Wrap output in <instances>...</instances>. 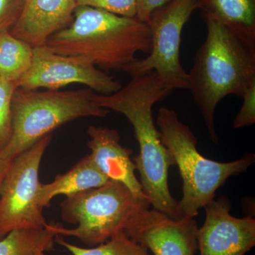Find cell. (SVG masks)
I'll return each instance as SVG.
<instances>
[{"label": "cell", "mask_w": 255, "mask_h": 255, "mask_svg": "<svg viewBox=\"0 0 255 255\" xmlns=\"http://www.w3.org/2000/svg\"><path fill=\"white\" fill-rule=\"evenodd\" d=\"M172 90L155 71L132 77L125 87L111 95L93 96L96 105L123 114L131 124L139 144L138 155L134 157L140 183L153 209L173 219H182L169 191V169L173 159L162 143L152 116V107L169 95Z\"/></svg>", "instance_id": "1"}, {"label": "cell", "mask_w": 255, "mask_h": 255, "mask_svg": "<svg viewBox=\"0 0 255 255\" xmlns=\"http://www.w3.org/2000/svg\"><path fill=\"white\" fill-rule=\"evenodd\" d=\"M204 19L207 34L188 73L187 89L200 110L211 140L217 144L216 107L228 96L243 98L255 82V47L219 21Z\"/></svg>", "instance_id": "2"}, {"label": "cell", "mask_w": 255, "mask_h": 255, "mask_svg": "<svg viewBox=\"0 0 255 255\" xmlns=\"http://www.w3.org/2000/svg\"><path fill=\"white\" fill-rule=\"evenodd\" d=\"M75 20L52 35L44 46L55 53L86 58L101 70H124L138 52L150 53L148 24L86 6L75 9Z\"/></svg>", "instance_id": "3"}, {"label": "cell", "mask_w": 255, "mask_h": 255, "mask_svg": "<svg viewBox=\"0 0 255 255\" xmlns=\"http://www.w3.org/2000/svg\"><path fill=\"white\" fill-rule=\"evenodd\" d=\"M156 124L182 178V197L177 202L182 218L195 217L199 209L214 200L216 191L230 177L244 173L255 163L253 153L228 162L204 157L198 151L197 138L174 110L159 109Z\"/></svg>", "instance_id": "4"}, {"label": "cell", "mask_w": 255, "mask_h": 255, "mask_svg": "<svg viewBox=\"0 0 255 255\" xmlns=\"http://www.w3.org/2000/svg\"><path fill=\"white\" fill-rule=\"evenodd\" d=\"M95 94L90 88L72 91L16 88L11 100L12 134L0 152V162L9 164L42 137L68 122L106 117L110 110L96 105Z\"/></svg>", "instance_id": "5"}, {"label": "cell", "mask_w": 255, "mask_h": 255, "mask_svg": "<svg viewBox=\"0 0 255 255\" xmlns=\"http://www.w3.org/2000/svg\"><path fill=\"white\" fill-rule=\"evenodd\" d=\"M150 206L148 199L137 198L122 183L110 180L102 187L66 196L61 203L62 219L76 227L48 223L46 228L56 236L75 237L93 248L124 231L134 215Z\"/></svg>", "instance_id": "6"}, {"label": "cell", "mask_w": 255, "mask_h": 255, "mask_svg": "<svg viewBox=\"0 0 255 255\" xmlns=\"http://www.w3.org/2000/svg\"><path fill=\"white\" fill-rule=\"evenodd\" d=\"M51 140V134L42 137L10 162L0 187V240L15 230L48 224L38 203V173Z\"/></svg>", "instance_id": "7"}, {"label": "cell", "mask_w": 255, "mask_h": 255, "mask_svg": "<svg viewBox=\"0 0 255 255\" xmlns=\"http://www.w3.org/2000/svg\"><path fill=\"white\" fill-rule=\"evenodd\" d=\"M198 8L199 0H172L156 10L147 23L152 38L150 55L134 60L123 71L132 77L155 71L172 91L187 89L189 77L180 61L181 37L184 25Z\"/></svg>", "instance_id": "8"}, {"label": "cell", "mask_w": 255, "mask_h": 255, "mask_svg": "<svg viewBox=\"0 0 255 255\" xmlns=\"http://www.w3.org/2000/svg\"><path fill=\"white\" fill-rule=\"evenodd\" d=\"M74 83L87 85L104 95L117 92L123 87L87 58L59 54L43 45L33 48L31 68L17 82V88L58 90Z\"/></svg>", "instance_id": "9"}, {"label": "cell", "mask_w": 255, "mask_h": 255, "mask_svg": "<svg viewBox=\"0 0 255 255\" xmlns=\"http://www.w3.org/2000/svg\"><path fill=\"white\" fill-rule=\"evenodd\" d=\"M197 223L194 218L173 219L152 209L134 215L124 232L152 255H195Z\"/></svg>", "instance_id": "10"}, {"label": "cell", "mask_w": 255, "mask_h": 255, "mask_svg": "<svg viewBox=\"0 0 255 255\" xmlns=\"http://www.w3.org/2000/svg\"><path fill=\"white\" fill-rule=\"evenodd\" d=\"M206 218L198 228L199 255H246L255 246V219L231 214L226 196L210 201L204 208Z\"/></svg>", "instance_id": "11"}, {"label": "cell", "mask_w": 255, "mask_h": 255, "mask_svg": "<svg viewBox=\"0 0 255 255\" xmlns=\"http://www.w3.org/2000/svg\"><path fill=\"white\" fill-rule=\"evenodd\" d=\"M87 145L90 157L109 180L122 183L136 197L147 199L135 176L136 167L130 157L132 152L121 144L120 135L109 128L90 126Z\"/></svg>", "instance_id": "12"}, {"label": "cell", "mask_w": 255, "mask_h": 255, "mask_svg": "<svg viewBox=\"0 0 255 255\" xmlns=\"http://www.w3.org/2000/svg\"><path fill=\"white\" fill-rule=\"evenodd\" d=\"M77 6L75 0H24L9 33L33 48L43 46L49 37L72 23Z\"/></svg>", "instance_id": "13"}, {"label": "cell", "mask_w": 255, "mask_h": 255, "mask_svg": "<svg viewBox=\"0 0 255 255\" xmlns=\"http://www.w3.org/2000/svg\"><path fill=\"white\" fill-rule=\"evenodd\" d=\"M109 179L101 172L90 155L82 157L64 174H59L53 182L40 184L38 203L43 209L48 207L56 196H68L82 191L102 187Z\"/></svg>", "instance_id": "14"}, {"label": "cell", "mask_w": 255, "mask_h": 255, "mask_svg": "<svg viewBox=\"0 0 255 255\" xmlns=\"http://www.w3.org/2000/svg\"><path fill=\"white\" fill-rule=\"evenodd\" d=\"M198 9L255 47V0H199Z\"/></svg>", "instance_id": "15"}, {"label": "cell", "mask_w": 255, "mask_h": 255, "mask_svg": "<svg viewBox=\"0 0 255 255\" xmlns=\"http://www.w3.org/2000/svg\"><path fill=\"white\" fill-rule=\"evenodd\" d=\"M33 47L13 36L9 31L0 33V79L17 82L29 70Z\"/></svg>", "instance_id": "16"}, {"label": "cell", "mask_w": 255, "mask_h": 255, "mask_svg": "<svg viewBox=\"0 0 255 255\" xmlns=\"http://www.w3.org/2000/svg\"><path fill=\"white\" fill-rule=\"evenodd\" d=\"M56 235L49 230H15L0 240V255H41L53 251Z\"/></svg>", "instance_id": "17"}, {"label": "cell", "mask_w": 255, "mask_h": 255, "mask_svg": "<svg viewBox=\"0 0 255 255\" xmlns=\"http://www.w3.org/2000/svg\"><path fill=\"white\" fill-rule=\"evenodd\" d=\"M55 243L68 250L72 255H152L140 243L132 241L124 231L116 233L100 246L85 248L65 241L60 236H55Z\"/></svg>", "instance_id": "18"}, {"label": "cell", "mask_w": 255, "mask_h": 255, "mask_svg": "<svg viewBox=\"0 0 255 255\" xmlns=\"http://www.w3.org/2000/svg\"><path fill=\"white\" fill-rule=\"evenodd\" d=\"M16 88L14 82L0 79V152L9 143L12 134L11 100Z\"/></svg>", "instance_id": "19"}, {"label": "cell", "mask_w": 255, "mask_h": 255, "mask_svg": "<svg viewBox=\"0 0 255 255\" xmlns=\"http://www.w3.org/2000/svg\"><path fill=\"white\" fill-rule=\"evenodd\" d=\"M77 6H86L112 14L136 17V0H75Z\"/></svg>", "instance_id": "20"}, {"label": "cell", "mask_w": 255, "mask_h": 255, "mask_svg": "<svg viewBox=\"0 0 255 255\" xmlns=\"http://www.w3.org/2000/svg\"><path fill=\"white\" fill-rule=\"evenodd\" d=\"M242 99L243 105L233 121L235 129L251 127L255 123V82L252 84Z\"/></svg>", "instance_id": "21"}, {"label": "cell", "mask_w": 255, "mask_h": 255, "mask_svg": "<svg viewBox=\"0 0 255 255\" xmlns=\"http://www.w3.org/2000/svg\"><path fill=\"white\" fill-rule=\"evenodd\" d=\"M24 0H0V33L9 31L22 11Z\"/></svg>", "instance_id": "22"}, {"label": "cell", "mask_w": 255, "mask_h": 255, "mask_svg": "<svg viewBox=\"0 0 255 255\" xmlns=\"http://www.w3.org/2000/svg\"><path fill=\"white\" fill-rule=\"evenodd\" d=\"M172 0H136V18L147 23L156 10L162 7Z\"/></svg>", "instance_id": "23"}, {"label": "cell", "mask_w": 255, "mask_h": 255, "mask_svg": "<svg viewBox=\"0 0 255 255\" xmlns=\"http://www.w3.org/2000/svg\"><path fill=\"white\" fill-rule=\"evenodd\" d=\"M9 165V164H6L0 162V187H1V183L3 182V179H4L5 174H6Z\"/></svg>", "instance_id": "24"}, {"label": "cell", "mask_w": 255, "mask_h": 255, "mask_svg": "<svg viewBox=\"0 0 255 255\" xmlns=\"http://www.w3.org/2000/svg\"><path fill=\"white\" fill-rule=\"evenodd\" d=\"M41 255H45V253H43V254H42Z\"/></svg>", "instance_id": "25"}]
</instances>
